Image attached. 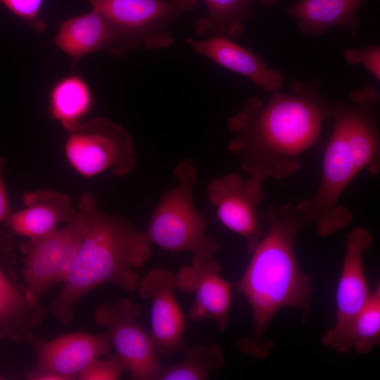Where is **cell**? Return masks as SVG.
Masks as SVG:
<instances>
[{"mask_svg":"<svg viewBox=\"0 0 380 380\" xmlns=\"http://www.w3.org/2000/svg\"><path fill=\"white\" fill-rule=\"evenodd\" d=\"M53 43L74 64L84 56L98 51L116 53V39L111 28L96 10L64 20Z\"/></svg>","mask_w":380,"mask_h":380,"instance_id":"18","label":"cell"},{"mask_svg":"<svg viewBox=\"0 0 380 380\" xmlns=\"http://www.w3.org/2000/svg\"><path fill=\"white\" fill-rule=\"evenodd\" d=\"M182 360L162 367L156 380H206L224 363L220 348L215 343L183 350Z\"/></svg>","mask_w":380,"mask_h":380,"instance_id":"22","label":"cell"},{"mask_svg":"<svg viewBox=\"0 0 380 380\" xmlns=\"http://www.w3.org/2000/svg\"><path fill=\"white\" fill-rule=\"evenodd\" d=\"M63 150L70 166L87 178L105 172L124 177L136 165L130 134L121 125L103 117L85 121L68 132Z\"/></svg>","mask_w":380,"mask_h":380,"instance_id":"7","label":"cell"},{"mask_svg":"<svg viewBox=\"0 0 380 380\" xmlns=\"http://www.w3.org/2000/svg\"><path fill=\"white\" fill-rule=\"evenodd\" d=\"M206 193L219 221L243 237L246 251L251 254L265 232L262 215L258 211L265 198L262 182L232 172L210 181Z\"/></svg>","mask_w":380,"mask_h":380,"instance_id":"11","label":"cell"},{"mask_svg":"<svg viewBox=\"0 0 380 380\" xmlns=\"http://www.w3.org/2000/svg\"><path fill=\"white\" fill-rule=\"evenodd\" d=\"M206 14L194 24L195 32L208 37L224 36L237 38L243 35V21L251 16V6L255 2L265 6L277 0H202Z\"/></svg>","mask_w":380,"mask_h":380,"instance_id":"21","label":"cell"},{"mask_svg":"<svg viewBox=\"0 0 380 380\" xmlns=\"http://www.w3.org/2000/svg\"><path fill=\"white\" fill-rule=\"evenodd\" d=\"M321 82L294 81L291 94L277 91L264 103L258 97L246 99L232 116L229 151L241 169L261 182L296 174L303 155L317 144L331 105L321 93Z\"/></svg>","mask_w":380,"mask_h":380,"instance_id":"1","label":"cell"},{"mask_svg":"<svg viewBox=\"0 0 380 380\" xmlns=\"http://www.w3.org/2000/svg\"><path fill=\"white\" fill-rule=\"evenodd\" d=\"M6 165V160L4 157L0 156V224L5 222L7 217L12 212L4 180Z\"/></svg>","mask_w":380,"mask_h":380,"instance_id":"27","label":"cell"},{"mask_svg":"<svg viewBox=\"0 0 380 380\" xmlns=\"http://www.w3.org/2000/svg\"><path fill=\"white\" fill-rule=\"evenodd\" d=\"M27 341L36 352L35 367L27 374L31 380H70L94 360L108 355L113 348L107 332L75 331L48 341L31 336Z\"/></svg>","mask_w":380,"mask_h":380,"instance_id":"12","label":"cell"},{"mask_svg":"<svg viewBox=\"0 0 380 380\" xmlns=\"http://www.w3.org/2000/svg\"><path fill=\"white\" fill-rule=\"evenodd\" d=\"M8 237L0 234V248ZM43 309L9 280L0 265V338L26 340L40 322Z\"/></svg>","mask_w":380,"mask_h":380,"instance_id":"19","label":"cell"},{"mask_svg":"<svg viewBox=\"0 0 380 380\" xmlns=\"http://www.w3.org/2000/svg\"><path fill=\"white\" fill-rule=\"evenodd\" d=\"M126 368L120 357L114 355L108 360L98 358L90 363L77 376L81 380H117Z\"/></svg>","mask_w":380,"mask_h":380,"instance_id":"25","label":"cell"},{"mask_svg":"<svg viewBox=\"0 0 380 380\" xmlns=\"http://www.w3.org/2000/svg\"><path fill=\"white\" fill-rule=\"evenodd\" d=\"M187 44L196 52L232 72L247 77L268 92L279 91L283 84V73L270 68L262 58L229 37L220 36L207 39L189 38Z\"/></svg>","mask_w":380,"mask_h":380,"instance_id":"16","label":"cell"},{"mask_svg":"<svg viewBox=\"0 0 380 380\" xmlns=\"http://www.w3.org/2000/svg\"><path fill=\"white\" fill-rule=\"evenodd\" d=\"M265 232L235 289L248 301L253 318L251 332L238 341L239 349L255 359L267 357L273 341L267 336L275 314L289 307L300 312L303 321L311 310L313 281L299 267L295 239L307 224L297 204L270 206L262 214Z\"/></svg>","mask_w":380,"mask_h":380,"instance_id":"2","label":"cell"},{"mask_svg":"<svg viewBox=\"0 0 380 380\" xmlns=\"http://www.w3.org/2000/svg\"><path fill=\"white\" fill-rule=\"evenodd\" d=\"M173 174L176 184L162 195L143 234L151 245L169 253L188 252L201 260L215 258L220 243L206 233L208 221L194 205V161H180Z\"/></svg>","mask_w":380,"mask_h":380,"instance_id":"5","label":"cell"},{"mask_svg":"<svg viewBox=\"0 0 380 380\" xmlns=\"http://www.w3.org/2000/svg\"><path fill=\"white\" fill-rule=\"evenodd\" d=\"M107 22L116 39V55L139 46L165 49L175 39L169 27L198 0H88Z\"/></svg>","mask_w":380,"mask_h":380,"instance_id":"6","label":"cell"},{"mask_svg":"<svg viewBox=\"0 0 380 380\" xmlns=\"http://www.w3.org/2000/svg\"><path fill=\"white\" fill-rule=\"evenodd\" d=\"M373 242L371 233L360 226L346 236L345 255L336 289V320L322 338L323 346L338 353L351 350L355 321L372 293L364 270L363 254Z\"/></svg>","mask_w":380,"mask_h":380,"instance_id":"9","label":"cell"},{"mask_svg":"<svg viewBox=\"0 0 380 380\" xmlns=\"http://www.w3.org/2000/svg\"><path fill=\"white\" fill-rule=\"evenodd\" d=\"M86 229L84 215L44 236L28 239L21 249L25 255V293L33 303L53 285L66 279Z\"/></svg>","mask_w":380,"mask_h":380,"instance_id":"8","label":"cell"},{"mask_svg":"<svg viewBox=\"0 0 380 380\" xmlns=\"http://www.w3.org/2000/svg\"><path fill=\"white\" fill-rule=\"evenodd\" d=\"M343 58L350 65H362L376 80L380 81V47L369 44L362 49H347Z\"/></svg>","mask_w":380,"mask_h":380,"instance_id":"26","label":"cell"},{"mask_svg":"<svg viewBox=\"0 0 380 380\" xmlns=\"http://www.w3.org/2000/svg\"><path fill=\"white\" fill-rule=\"evenodd\" d=\"M366 0H299L286 13L297 22L305 35H322L337 28L356 37L360 20L358 11Z\"/></svg>","mask_w":380,"mask_h":380,"instance_id":"17","label":"cell"},{"mask_svg":"<svg viewBox=\"0 0 380 380\" xmlns=\"http://www.w3.org/2000/svg\"><path fill=\"white\" fill-rule=\"evenodd\" d=\"M222 265L213 258L201 260L193 257L191 263L181 267L175 274L176 289L192 294L194 302L188 317L193 322L211 319L220 332L227 329L232 300V286L222 277Z\"/></svg>","mask_w":380,"mask_h":380,"instance_id":"14","label":"cell"},{"mask_svg":"<svg viewBox=\"0 0 380 380\" xmlns=\"http://www.w3.org/2000/svg\"><path fill=\"white\" fill-rule=\"evenodd\" d=\"M96 201L94 194L87 191L77 203L86 229L51 309L63 324L71 322L77 303L102 284H112L126 291L137 289L140 281L138 270L152 255V245L143 232L127 220L102 212Z\"/></svg>","mask_w":380,"mask_h":380,"instance_id":"4","label":"cell"},{"mask_svg":"<svg viewBox=\"0 0 380 380\" xmlns=\"http://www.w3.org/2000/svg\"><path fill=\"white\" fill-rule=\"evenodd\" d=\"M380 344V284L378 282L370 297L357 315L352 331L351 349L365 354Z\"/></svg>","mask_w":380,"mask_h":380,"instance_id":"23","label":"cell"},{"mask_svg":"<svg viewBox=\"0 0 380 380\" xmlns=\"http://www.w3.org/2000/svg\"><path fill=\"white\" fill-rule=\"evenodd\" d=\"M44 3V0H0V5L38 32L46 27L40 16Z\"/></svg>","mask_w":380,"mask_h":380,"instance_id":"24","label":"cell"},{"mask_svg":"<svg viewBox=\"0 0 380 380\" xmlns=\"http://www.w3.org/2000/svg\"><path fill=\"white\" fill-rule=\"evenodd\" d=\"M350 103L331 105L334 125L326 144L320 182L314 196L297 204L320 237L334 235L353 217L341 203L345 190L362 171L380 172L379 94L372 86L349 94Z\"/></svg>","mask_w":380,"mask_h":380,"instance_id":"3","label":"cell"},{"mask_svg":"<svg viewBox=\"0 0 380 380\" xmlns=\"http://www.w3.org/2000/svg\"><path fill=\"white\" fill-rule=\"evenodd\" d=\"M139 296L151 301L149 333L158 355L169 360L185 348L186 317L174 291L175 274L164 268L150 270L139 283Z\"/></svg>","mask_w":380,"mask_h":380,"instance_id":"13","label":"cell"},{"mask_svg":"<svg viewBox=\"0 0 380 380\" xmlns=\"http://www.w3.org/2000/svg\"><path fill=\"white\" fill-rule=\"evenodd\" d=\"M93 106L91 88L79 75L63 76L50 89L49 115L68 132L76 129L85 122Z\"/></svg>","mask_w":380,"mask_h":380,"instance_id":"20","label":"cell"},{"mask_svg":"<svg viewBox=\"0 0 380 380\" xmlns=\"http://www.w3.org/2000/svg\"><path fill=\"white\" fill-rule=\"evenodd\" d=\"M140 312L138 303L120 298L98 306L94 320L106 329L132 379L156 380L163 365L149 334L140 324Z\"/></svg>","mask_w":380,"mask_h":380,"instance_id":"10","label":"cell"},{"mask_svg":"<svg viewBox=\"0 0 380 380\" xmlns=\"http://www.w3.org/2000/svg\"><path fill=\"white\" fill-rule=\"evenodd\" d=\"M24 208L11 212L5 220L14 234L37 239L47 235L68 224L77 215L69 195L52 189H39L23 194Z\"/></svg>","mask_w":380,"mask_h":380,"instance_id":"15","label":"cell"}]
</instances>
